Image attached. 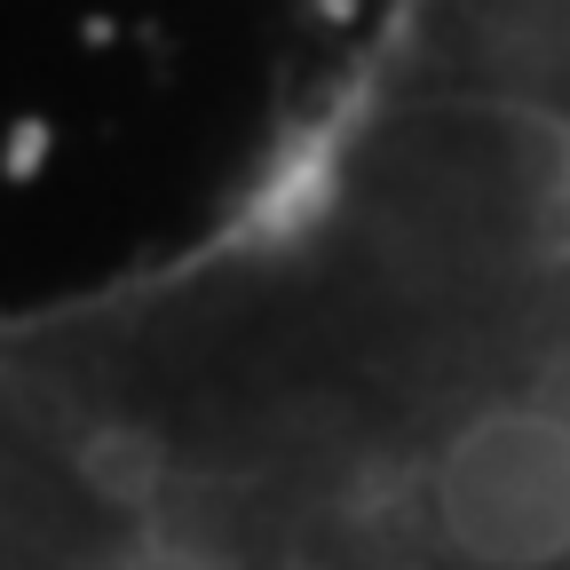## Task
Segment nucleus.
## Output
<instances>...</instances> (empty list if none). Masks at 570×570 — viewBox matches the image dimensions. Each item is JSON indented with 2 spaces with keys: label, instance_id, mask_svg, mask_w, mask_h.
I'll return each mask as SVG.
<instances>
[{
  "label": "nucleus",
  "instance_id": "nucleus-1",
  "mask_svg": "<svg viewBox=\"0 0 570 570\" xmlns=\"http://www.w3.org/2000/svg\"><path fill=\"white\" fill-rule=\"evenodd\" d=\"M0 570H167L0 325Z\"/></svg>",
  "mask_w": 570,
  "mask_h": 570
}]
</instances>
